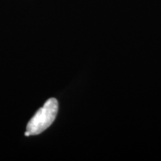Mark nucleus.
Masks as SVG:
<instances>
[{"label": "nucleus", "mask_w": 161, "mask_h": 161, "mask_svg": "<svg viewBox=\"0 0 161 161\" xmlns=\"http://www.w3.org/2000/svg\"><path fill=\"white\" fill-rule=\"evenodd\" d=\"M58 111V102L55 98L46 101L31 119L26 127L25 136L37 135L47 129L55 121Z\"/></svg>", "instance_id": "nucleus-1"}]
</instances>
